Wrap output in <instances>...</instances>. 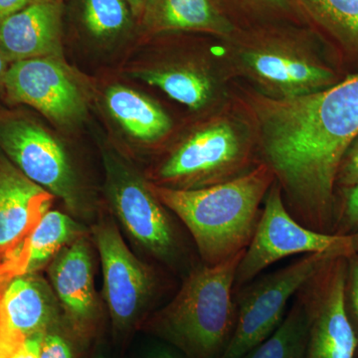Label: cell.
<instances>
[{"mask_svg":"<svg viewBox=\"0 0 358 358\" xmlns=\"http://www.w3.org/2000/svg\"><path fill=\"white\" fill-rule=\"evenodd\" d=\"M256 113L266 164L289 195L296 220L327 232L334 182L358 136V75L308 95L263 96Z\"/></svg>","mask_w":358,"mask_h":358,"instance_id":"1","label":"cell"},{"mask_svg":"<svg viewBox=\"0 0 358 358\" xmlns=\"http://www.w3.org/2000/svg\"><path fill=\"white\" fill-rule=\"evenodd\" d=\"M274 182L275 174L265 164L197 189L150 186L189 230L205 265L214 266L249 246L262 214L261 204Z\"/></svg>","mask_w":358,"mask_h":358,"instance_id":"2","label":"cell"},{"mask_svg":"<svg viewBox=\"0 0 358 358\" xmlns=\"http://www.w3.org/2000/svg\"><path fill=\"white\" fill-rule=\"evenodd\" d=\"M244 252L192 271L173 300L155 315V331L192 358L222 357L236 324L233 291Z\"/></svg>","mask_w":358,"mask_h":358,"instance_id":"3","label":"cell"},{"mask_svg":"<svg viewBox=\"0 0 358 358\" xmlns=\"http://www.w3.org/2000/svg\"><path fill=\"white\" fill-rule=\"evenodd\" d=\"M358 253V233L334 234L313 230L299 222L282 199L279 183L271 186L260 220L238 265L234 289L249 284L270 266L294 255L333 254L350 257Z\"/></svg>","mask_w":358,"mask_h":358,"instance_id":"4","label":"cell"},{"mask_svg":"<svg viewBox=\"0 0 358 358\" xmlns=\"http://www.w3.org/2000/svg\"><path fill=\"white\" fill-rule=\"evenodd\" d=\"M338 257L310 254L238 289L236 324L220 358H243L265 341L282 324L294 294Z\"/></svg>","mask_w":358,"mask_h":358,"instance_id":"5","label":"cell"},{"mask_svg":"<svg viewBox=\"0 0 358 358\" xmlns=\"http://www.w3.org/2000/svg\"><path fill=\"white\" fill-rule=\"evenodd\" d=\"M248 148L239 129L217 120L188 136L159 167L157 185L197 189L242 176Z\"/></svg>","mask_w":358,"mask_h":358,"instance_id":"6","label":"cell"},{"mask_svg":"<svg viewBox=\"0 0 358 358\" xmlns=\"http://www.w3.org/2000/svg\"><path fill=\"white\" fill-rule=\"evenodd\" d=\"M106 193L110 208L131 240L166 264L178 257V240L164 205L126 162L112 152L103 155Z\"/></svg>","mask_w":358,"mask_h":358,"instance_id":"7","label":"cell"},{"mask_svg":"<svg viewBox=\"0 0 358 358\" xmlns=\"http://www.w3.org/2000/svg\"><path fill=\"white\" fill-rule=\"evenodd\" d=\"M0 148L9 160L74 215L88 210L74 167L60 141L36 122L24 117L0 119Z\"/></svg>","mask_w":358,"mask_h":358,"instance_id":"8","label":"cell"},{"mask_svg":"<svg viewBox=\"0 0 358 358\" xmlns=\"http://www.w3.org/2000/svg\"><path fill=\"white\" fill-rule=\"evenodd\" d=\"M242 69L271 98L287 99L326 89L331 70L320 64L301 42L282 35H260L239 51Z\"/></svg>","mask_w":358,"mask_h":358,"instance_id":"9","label":"cell"},{"mask_svg":"<svg viewBox=\"0 0 358 358\" xmlns=\"http://www.w3.org/2000/svg\"><path fill=\"white\" fill-rule=\"evenodd\" d=\"M338 257L300 291L308 315L306 358H355L358 339L346 307L348 271Z\"/></svg>","mask_w":358,"mask_h":358,"instance_id":"10","label":"cell"},{"mask_svg":"<svg viewBox=\"0 0 358 358\" xmlns=\"http://www.w3.org/2000/svg\"><path fill=\"white\" fill-rule=\"evenodd\" d=\"M93 235L102 263L103 296L113 324L121 331L129 329L154 296V273L127 247L113 221L96 223Z\"/></svg>","mask_w":358,"mask_h":358,"instance_id":"11","label":"cell"},{"mask_svg":"<svg viewBox=\"0 0 358 358\" xmlns=\"http://www.w3.org/2000/svg\"><path fill=\"white\" fill-rule=\"evenodd\" d=\"M3 90L9 100L38 110L61 126L83 119V95L56 58H35L9 65Z\"/></svg>","mask_w":358,"mask_h":358,"instance_id":"12","label":"cell"},{"mask_svg":"<svg viewBox=\"0 0 358 358\" xmlns=\"http://www.w3.org/2000/svg\"><path fill=\"white\" fill-rule=\"evenodd\" d=\"M54 195L0 157V265L20 249L49 211Z\"/></svg>","mask_w":358,"mask_h":358,"instance_id":"13","label":"cell"},{"mask_svg":"<svg viewBox=\"0 0 358 358\" xmlns=\"http://www.w3.org/2000/svg\"><path fill=\"white\" fill-rule=\"evenodd\" d=\"M0 52L9 64L35 58H60V1L35 0L0 21Z\"/></svg>","mask_w":358,"mask_h":358,"instance_id":"14","label":"cell"},{"mask_svg":"<svg viewBox=\"0 0 358 358\" xmlns=\"http://www.w3.org/2000/svg\"><path fill=\"white\" fill-rule=\"evenodd\" d=\"M48 274L65 317L78 331H86L99 313L87 238H78L66 246L49 264Z\"/></svg>","mask_w":358,"mask_h":358,"instance_id":"15","label":"cell"},{"mask_svg":"<svg viewBox=\"0 0 358 358\" xmlns=\"http://www.w3.org/2000/svg\"><path fill=\"white\" fill-rule=\"evenodd\" d=\"M59 301L43 278L32 273L7 282L0 298V334L23 338L51 331Z\"/></svg>","mask_w":358,"mask_h":358,"instance_id":"16","label":"cell"},{"mask_svg":"<svg viewBox=\"0 0 358 358\" xmlns=\"http://www.w3.org/2000/svg\"><path fill=\"white\" fill-rule=\"evenodd\" d=\"M141 15L150 33L195 31L229 37L235 31L219 0H148Z\"/></svg>","mask_w":358,"mask_h":358,"instance_id":"17","label":"cell"},{"mask_svg":"<svg viewBox=\"0 0 358 358\" xmlns=\"http://www.w3.org/2000/svg\"><path fill=\"white\" fill-rule=\"evenodd\" d=\"M82 236H85L84 228L74 219L60 211H48L20 249L0 265V275L11 280L32 274Z\"/></svg>","mask_w":358,"mask_h":358,"instance_id":"18","label":"cell"},{"mask_svg":"<svg viewBox=\"0 0 358 358\" xmlns=\"http://www.w3.org/2000/svg\"><path fill=\"white\" fill-rule=\"evenodd\" d=\"M106 106L122 129L143 143H154L171 129V117L150 98L127 87H110Z\"/></svg>","mask_w":358,"mask_h":358,"instance_id":"19","label":"cell"},{"mask_svg":"<svg viewBox=\"0 0 358 358\" xmlns=\"http://www.w3.org/2000/svg\"><path fill=\"white\" fill-rule=\"evenodd\" d=\"M134 76L164 91L173 100L192 110L203 108L213 96L208 72L193 64H173L134 71Z\"/></svg>","mask_w":358,"mask_h":358,"instance_id":"20","label":"cell"},{"mask_svg":"<svg viewBox=\"0 0 358 358\" xmlns=\"http://www.w3.org/2000/svg\"><path fill=\"white\" fill-rule=\"evenodd\" d=\"M298 294L280 327L243 358H306L308 315L300 292Z\"/></svg>","mask_w":358,"mask_h":358,"instance_id":"21","label":"cell"},{"mask_svg":"<svg viewBox=\"0 0 358 358\" xmlns=\"http://www.w3.org/2000/svg\"><path fill=\"white\" fill-rule=\"evenodd\" d=\"M315 20L358 44V0H299Z\"/></svg>","mask_w":358,"mask_h":358,"instance_id":"22","label":"cell"},{"mask_svg":"<svg viewBox=\"0 0 358 358\" xmlns=\"http://www.w3.org/2000/svg\"><path fill=\"white\" fill-rule=\"evenodd\" d=\"M126 0H84L83 20L87 29L98 38H109L122 32L129 21Z\"/></svg>","mask_w":358,"mask_h":358,"instance_id":"23","label":"cell"},{"mask_svg":"<svg viewBox=\"0 0 358 358\" xmlns=\"http://www.w3.org/2000/svg\"><path fill=\"white\" fill-rule=\"evenodd\" d=\"M39 358H73L72 350L63 336L49 331L42 339Z\"/></svg>","mask_w":358,"mask_h":358,"instance_id":"24","label":"cell"},{"mask_svg":"<svg viewBox=\"0 0 358 358\" xmlns=\"http://www.w3.org/2000/svg\"><path fill=\"white\" fill-rule=\"evenodd\" d=\"M338 178L341 185L348 188L358 185V136L341 162Z\"/></svg>","mask_w":358,"mask_h":358,"instance_id":"25","label":"cell"},{"mask_svg":"<svg viewBox=\"0 0 358 358\" xmlns=\"http://www.w3.org/2000/svg\"><path fill=\"white\" fill-rule=\"evenodd\" d=\"M240 6L253 10L287 13L292 8V0H233Z\"/></svg>","mask_w":358,"mask_h":358,"instance_id":"26","label":"cell"},{"mask_svg":"<svg viewBox=\"0 0 358 358\" xmlns=\"http://www.w3.org/2000/svg\"><path fill=\"white\" fill-rule=\"evenodd\" d=\"M357 254L348 257L350 259V268L348 272L346 285L350 287V300H352L353 313L358 322V256Z\"/></svg>","mask_w":358,"mask_h":358,"instance_id":"27","label":"cell"},{"mask_svg":"<svg viewBox=\"0 0 358 358\" xmlns=\"http://www.w3.org/2000/svg\"><path fill=\"white\" fill-rule=\"evenodd\" d=\"M343 218L348 227L358 228V185L352 186L348 190Z\"/></svg>","mask_w":358,"mask_h":358,"instance_id":"28","label":"cell"},{"mask_svg":"<svg viewBox=\"0 0 358 358\" xmlns=\"http://www.w3.org/2000/svg\"><path fill=\"white\" fill-rule=\"evenodd\" d=\"M34 1L35 0H0V21L22 10Z\"/></svg>","mask_w":358,"mask_h":358,"instance_id":"29","label":"cell"},{"mask_svg":"<svg viewBox=\"0 0 358 358\" xmlns=\"http://www.w3.org/2000/svg\"><path fill=\"white\" fill-rule=\"evenodd\" d=\"M131 9V13L136 16H140L143 13L148 0H126Z\"/></svg>","mask_w":358,"mask_h":358,"instance_id":"30","label":"cell"},{"mask_svg":"<svg viewBox=\"0 0 358 358\" xmlns=\"http://www.w3.org/2000/svg\"><path fill=\"white\" fill-rule=\"evenodd\" d=\"M9 63L0 52V89H3L4 79H6L7 70L9 68Z\"/></svg>","mask_w":358,"mask_h":358,"instance_id":"31","label":"cell"},{"mask_svg":"<svg viewBox=\"0 0 358 358\" xmlns=\"http://www.w3.org/2000/svg\"><path fill=\"white\" fill-rule=\"evenodd\" d=\"M155 358H176V357H173V355H171V353H160V355H157V357H155Z\"/></svg>","mask_w":358,"mask_h":358,"instance_id":"32","label":"cell"},{"mask_svg":"<svg viewBox=\"0 0 358 358\" xmlns=\"http://www.w3.org/2000/svg\"><path fill=\"white\" fill-rule=\"evenodd\" d=\"M57 1H61V0H57Z\"/></svg>","mask_w":358,"mask_h":358,"instance_id":"33","label":"cell"}]
</instances>
